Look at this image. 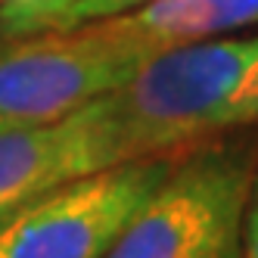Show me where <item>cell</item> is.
Instances as JSON below:
<instances>
[{
    "label": "cell",
    "instance_id": "1",
    "mask_svg": "<svg viewBox=\"0 0 258 258\" xmlns=\"http://www.w3.org/2000/svg\"><path fill=\"white\" fill-rule=\"evenodd\" d=\"M124 159L177 156L258 121V34L180 44L103 94Z\"/></svg>",
    "mask_w": 258,
    "mask_h": 258
},
{
    "label": "cell",
    "instance_id": "2",
    "mask_svg": "<svg viewBox=\"0 0 258 258\" xmlns=\"http://www.w3.org/2000/svg\"><path fill=\"white\" fill-rule=\"evenodd\" d=\"M252 180L249 143H199L174 162L103 258H243Z\"/></svg>",
    "mask_w": 258,
    "mask_h": 258
},
{
    "label": "cell",
    "instance_id": "3",
    "mask_svg": "<svg viewBox=\"0 0 258 258\" xmlns=\"http://www.w3.org/2000/svg\"><path fill=\"white\" fill-rule=\"evenodd\" d=\"M153 59L103 22L69 31L0 34V131L50 124L121 87Z\"/></svg>",
    "mask_w": 258,
    "mask_h": 258
},
{
    "label": "cell",
    "instance_id": "4",
    "mask_svg": "<svg viewBox=\"0 0 258 258\" xmlns=\"http://www.w3.org/2000/svg\"><path fill=\"white\" fill-rule=\"evenodd\" d=\"M174 162L131 159L53 187L0 221V258H103Z\"/></svg>",
    "mask_w": 258,
    "mask_h": 258
},
{
    "label": "cell",
    "instance_id": "5",
    "mask_svg": "<svg viewBox=\"0 0 258 258\" xmlns=\"http://www.w3.org/2000/svg\"><path fill=\"white\" fill-rule=\"evenodd\" d=\"M118 162L131 159L121 156L103 97L59 121L7 127L0 131V221L59 183Z\"/></svg>",
    "mask_w": 258,
    "mask_h": 258
},
{
    "label": "cell",
    "instance_id": "6",
    "mask_svg": "<svg viewBox=\"0 0 258 258\" xmlns=\"http://www.w3.org/2000/svg\"><path fill=\"white\" fill-rule=\"evenodd\" d=\"M103 25L150 56L258 25V0H146Z\"/></svg>",
    "mask_w": 258,
    "mask_h": 258
},
{
    "label": "cell",
    "instance_id": "7",
    "mask_svg": "<svg viewBox=\"0 0 258 258\" xmlns=\"http://www.w3.org/2000/svg\"><path fill=\"white\" fill-rule=\"evenodd\" d=\"M72 0H0V31L31 34L50 31Z\"/></svg>",
    "mask_w": 258,
    "mask_h": 258
},
{
    "label": "cell",
    "instance_id": "8",
    "mask_svg": "<svg viewBox=\"0 0 258 258\" xmlns=\"http://www.w3.org/2000/svg\"><path fill=\"white\" fill-rule=\"evenodd\" d=\"M140 4H146V0H72L50 31H69V28H81L90 22H103L127 10H137Z\"/></svg>",
    "mask_w": 258,
    "mask_h": 258
},
{
    "label": "cell",
    "instance_id": "9",
    "mask_svg": "<svg viewBox=\"0 0 258 258\" xmlns=\"http://www.w3.org/2000/svg\"><path fill=\"white\" fill-rule=\"evenodd\" d=\"M243 258H258V174L243 212Z\"/></svg>",
    "mask_w": 258,
    "mask_h": 258
}]
</instances>
